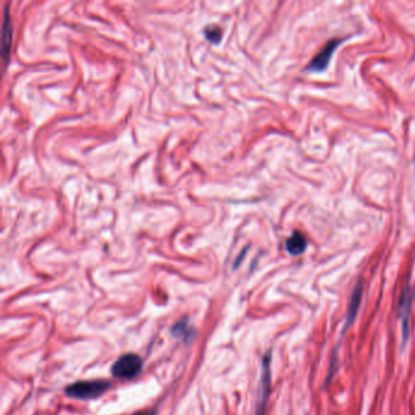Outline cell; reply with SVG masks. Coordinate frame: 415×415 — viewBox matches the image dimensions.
Returning a JSON list of instances; mask_svg holds the SVG:
<instances>
[{"label":"cell","instance_id":"obj_1","mask_svg":"<svg viewBox=\"0 0 415 415\" xmlns=\"http://www.w3.org/2000/svg\"><path fill=\"white\" fill-rule=\"evenodd\" d=\"M110 386L111 383L104 379L84 380V381L72 384L71 386L66 388L65 392L67 396L78 398V400H93L108 391Z\"/></svg>","mask_w":415,"mask_h":415},{"label":"cell","instance_id":"obj_2","mask_svg":"<svg viewBox=\"0 0 415 415\" xmlns=\"http://www.w3.org/2000/svg\"><path fill=\"white\" fill-rule=\"evenodd\" d=\"M271 362L272 352L268 351L262 358L261 381H260V395L257 402L256 415H266L267 403L269 400L272 385Z\"/></svg>","mask_w":415,"mask_h":415},{"label":"cell","instance_id":"obj_3","mask_svg":"<svg viewBox=\"0 0 415 415\" xmlns=\"http://www.w3.org/2000/svg\"><path fill=\"white\" fill-rule=\"evenodd\" d=\"M143 368V360L138 355H125L120 357L113 363L111 368V373L120 379L136 378V375L141 372Z\"/></svg>","mask_w":415,"mask_h":415},{"label":"cell","instance_id":"obj_4","mask_svg":"<svg viewBox=\"0 0 415 415\" xmlns=\"http://www.w3.org/2000/svg\"><path fill=\"white\" fill-rule=\"evenodd\" d=\"M364 294V281L360 279L357 284H356L355 289L351 294L350 302H349V307H347V312H346V323L344 330H342V335L347 332L352 324L355 323L358 311H360V304H362V297Z\"/></svg>","mask_w":415,"mask_h":415},{"label":"cell","instance_id":"obj_5","mask_svg":"<svg viewBox=\"0 0 415 415\" xmlns=\"http://www.w3.org/2000/svg\"><path fill=\"white\" fill-rule=\"evenodd\" d=\"M340 43V39H332L330 42H328L327 45L323 48L322 50L318 52L317 55L314 56L312 61L308 64L306 70L312 71V72H322L325 70L330 62L332 54L335 52L336 48L339 47Z\"/></svg>","mask_w":415,"mask_h":415},{"label":"cell","instance_id":"obj_6","mask_svg":"<svg viewBox=\"0 0 415 415\" xmlns=\"http://www.w3.org/2000/svg\"><path fill=\"white\" fill-rule=\"evenodd\" d=\"M412 295L409 291V286H406L403 291L401 301H400V317L402 321V339H403V345H406L407 341L409 339L411 334V327H409V314H411Z\"/></svg>","mask_w":415,"mask_h":415},{"label":"cell","instance_id":"obj_7","mask_svg":"<svg viewBox=\"0 0 415 415\" xmlns=\"http://www.w3.org/2000/svg\"><path fill=\"white\" fill-rule=\"evenodd\" d=\"M307 248V240L302 234L294 232L293 235L286 240V250L291 256L302 255Z\"/></svg>","mask_w":415,"mask_h":415},{"label":"cell","instance_id":"obj_8","mask_svg":"<svg viewBox=\"0 0 415 415\" xmlns=\"http://www.w3.org/2000/svg\"><path fill=\"white\" fill-rule=\"evenodd\" d=\"M11 47V22L9 19V10L5 11L4 31H3V52L6 59L8 52Z\"/></svg>","mask_w":415,"mask_h":415},{"label":"cell","instance_id":"obj_9","mask_svg":"<svg viewBox=\"0 0 415 415\" xmlns=\"http://www.w3.org/2000/svg\"><path fill=\"white\" fill-rule=\"evenodd\" d=\"M172 334L174 337H181L183 340H187L188 337H192V328L188 325L185 319L173 325Z\"/></svg>","mask_w":415,"mask_h":415},{"label":"cell","instance_id":"obj_10","mask_svg":"<svg viewBox=\"0 0 415 415\" xmlns=\"http://www.w3.org/2000/svg\"><path fill=\"white\" fill-rule=\"evenodd\" d=\"M205 36L211 43H220L222 38V31L217 26H209L205 29Z\"/></svg>","mask_w":415,"mask_h":415},{"label":"cell","instance_id":"obj_11","mask_svg":"<svg viewBox=\"0 0 415 415\" xmlns=\"http://www.w3.org/2000/svg\"><path fill=\"white\" fill-rule=\"evenodd\" d=\"M133 415H154L153 412H140V413H136V414Z\"/></svg>","mask_w":415,"mask_h":415}]
</instances>
